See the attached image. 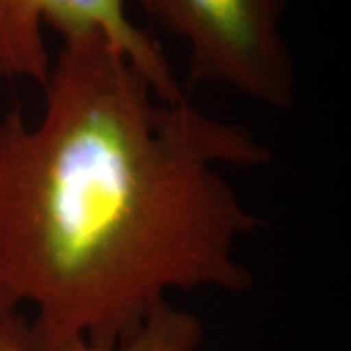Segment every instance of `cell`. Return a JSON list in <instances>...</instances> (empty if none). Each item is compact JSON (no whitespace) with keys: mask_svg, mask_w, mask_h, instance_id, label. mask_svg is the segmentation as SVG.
I'll return each mask as SVG.
<instances>
[{"mask_svg":"<svg viewBox=\"0 0 351 351\" xmlns=\"http://www.w3.org/2000/svg\"><path fill=\"white\" fill-rule=\"evenodd\" d=\"M61 38L101 32L133 59L164 98L184 96L160 47L127 16V0H0V76L39 86L51 59L43 27Z\"/></svg>","mask_w":351,"mask_h":351,"instance_id":"3957f363","label":"cell"},{"mask_svg":"<svg viewBox=\"0 0 351 351\" xmlns=\"http://www.w3.org/2000/svg\"><path fill=\"white\" fill-rule=\"evenodd\" d=\"M0 351H36L29 332V316L24 311L0 314Z\"/></svg>","mask_w":351,"mask_h":351,"instance_id":"5b68a950","label":"cell"},{"mask_svg":"<svg viewBox=\"0 0 351 351\" xmlns=\"http://www.w3.org/2000/svg\"><path fill=\"white\" fill-rule=\"evenodd\" d=\"M203 336L205 328L195 314L166 301L135 334L115 346H94L84 338H75L51 351H197Z\"/></svg>","mask_w":351,"mask_h":351,"instance_id":"277c9868","label":"cell"},{"mask_svg":"<svg viewBox=\"0 0 351 351\" xmlns=\"http://www.w3.org/2000/svg\"><path fill=\"white\" fill-rule=\"evenodd\" d=\"M27 123L0 119V314L32 306L36 351L115 346L168 295L242 293L237 248L262 219L226 178L271 151L240 123L164 98L101 32L64 36Z\"/></svg>","mask_w":351,"mask_h":351,"instance_id":"6da1fadb","label":"cell"},{"mask_svg":"<svg viewBox=\"0 0 351 351\" xmlns=\"http://www.w3.org/2000/svg\"><path fill=\"white\" fill-rule=\"evenodd\" d=\"M189 45V80L234 88L271 110L295 100V64L283 36L285 0H141Z\"/></svg>","mask_w":351,"mask_h":351,"instance_id":"7a4b0ae2","label":"cell"}]
</instances>
